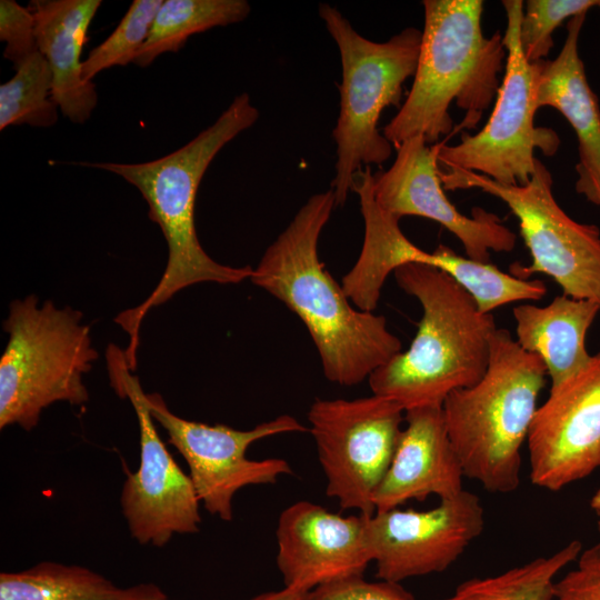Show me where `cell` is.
Wrapping results in <instances>:
<instances>
[{
  "mask_svg": "<svg viewBox=\"0 0 600 600\" xmlns=\"http://www.w3.org/2000/svg\"><path fill=\"white\" fill-rule=\"evenodd\" d=\"M336 207L331 189L311 196L267 248L250 280L303 322L324 377L354 386L400 353L402 343L383 316L352 304L319 259L318 241Z\"/></svg>",
  "mask_w": 600,
  "mask_h": 600,
  "instance_id": "obj_1",
  "label": "cell"
},
{
  "mask_svg": "<svg viewBox=\"0 0 600 600\" xmlns=\"http://www.w3.org/2000/svg\"><path fill=\"white\" fill-rule=\"evenodd\" d=\"M258 118L259 110L243 92L210 127L167 156L141 163H80L114 173L134 186L149 206L150 220L160 227L168 246L167 266L153 291L139 306L114 318L129 336L124 354L132 370L137 366L140 324L152 308L196 283L234 284L252 274L250 266L222 264L203 250L196 232L194 204L200 182L214 157Z\"/></svg>",
  "mask_w": 600,
  "mask_h": 600,
  "instance_id": "obj_2",
  "label": "cell"
},
{
  "mask_svg": "<svg viewBox=\"0 0 600 600\" xmlns=\"http://www.w3.org/2000/svg\"><path fill=\"white\" fill-rule=\"evenodd\" d=\"M424 24L412 87L383 128L393 146L421 136L428 144L452 131V101L466 113L461 129H476L497 98L507 59L500 31L487 38L482 0H424Z\"/></svg>",
  "mask_w": 600,
  "mask_h": 600,
  "instance_id": "obj_3",
  "label": "cell"
},
{
  "mask_svg": "<svg viewBox=\"0 0 600 600\" xmlns=\"http://www.w3.org/2000/svg\"><path fill=\"white\" fill-rule=\"evenodd\" d=\"M393 274L398 286L419 300L422 317L409 349L370 374V389L404 412L442 407L452 391L483 377L498 327L492 313L479 311L473 298L446 272L408 263Z\"/></svg>",
  "mask_w": 600,
  "mask_h": 600,
  "instance_id": "obj_4",
  "label": "cell"
},
{
  "mask_svg": "<svg viewBox=\"0 0 600 600\" xmlns=\"http://www.w3.org/2000/svg\"><path fill=\"white\" fill-rule=\"evenodd\" d=\"M546 376L539 356L523 350L509 330H494L483 377L452 391L442 404L448 437L466 478L492 493L518 489L521 447Z\"/></svg>",
  "mask_w": 600,
  "mask_h": 600,
  "instance_id": "obj_5",
  "label": "cell"
},
{
  "mask_svg": "<svg viewBox=\"0 0 600 600\" xmlns=\"http://www.w3.org/2000/svg\"><path fill=\"white\" fill-rule=\"evenodd\" d=\"M82 317L51 300L40 306L34 294L10 303L2 323L9 338L0 359V429L30 431L54 402L89 400L83 376L99 353Z\"/></svg>",
  "mask_w": 600,
  "mask_h": 600,
  "instance_id": "obj_6",
  "label": "cell"
},
{
  "mask_svg": "<svg viewBox=\"0 0 600 600\" xmlns=\"http://www.w3.org/2000/svg\"><path fill=\"white\" fill-rule=\"evenodd\" d=\"M319 16L338 46L341 59L340 112L332 131L337 144L331 182L337 206H343L362 166L382 164L392 144L378 129L384 108L399 106L404 81L414 76L422 31L406 28L384 42L359 34L349 20L328 3Z\"/></svg>",
  "mask_w": 600,
  "mask_h": 600,
  "instance_id": "obj_7",
  "label": "cell"
},
{
  "mask_svg": "<svg viewBox=\"0 0 600 600\" xmlns=\"http://www.w3.org/2000/svg\"><path fill=\"white\" fill-rule=\"evenodd\" d=\"M439 177L444 190L480 189L501 199L518 218L531 263H512V276L528 280L533 273L547 274L563 294L600 307V231L561 209L552 193V176L540 160L523 186L501 184L466 170L439 171Z\"/></svg>",
  "mask_w": 600,
  "mask_h": 600,
  "instance_id": "obj_8",
  "label": "cell"
},
{
  "mask_svg": "<svg viewBox=\"0 0 600 600\" xmlns=\"http://www.w3.org/2000/svg\"><path fill=\"white\" fill-rule=\"evenodd\" d=\"M507 26L506 72L488 122L476 134L462 133L458 144L438 143V163L446 171L466 170L486 176L498 183L523 186L530 181L539 159L534 148L554 153L559 139L552 130L534 127L532 63L520 43L523 14L521 0L502 1Z\"/></svg>",
  "mask_w": 600,
  "mask_h": 600,
  "instance_id": "obj_9",
  "label": "cell"
},
{
  "mask_svg": "<svg viewBox=\"0 0 600 600\" xmlns=\"http://www.w3.org/2000/svg\"><path fill=\"white\" fill-rule=\"evenodd\" d=\"M308 421L328 497L343 510L373 514L376 492L402 431V407L373 393L351 400L316 399Z\"/></svg>",
  "mask_w": 600,
  "mask_h": 600,
  "instance_id": "obj_10",
  "label": "cell"
},
{
  "mask_svg": "<svg viewBox=\"0 0 600 600\" xmlns=\"http://www.w3.org/2000/svg\"><path fill=\"white\" fill-rule=\"evenodd\" d=\"M110 383L127 398L139 428L140 462L126 471L120 507L130 536L142 546L163 547L174 534H192L202 521L200 501L189 474L174 461L159 436L139 378L124 351L110 343L106 352Z\"/></svg>",
  "mask_w": 600,
  "mask_h": 600,
  "instance_id": "obj_11",
  "label": "cell"
},
{
  "mask_svg": "<svg viewBox=\"0 0 600 600\" xmlns=\"http://www.w3.org/2000/svg\"><path fill=\"white\" fill-rule=\"evenodd\" d=\"M150 413L167 432L168 441L186 460L189 477L199 501L211 514L231 521L232 499L244 487L274 483L280 476L291 474L287 460L247 458L256 441L282 433L307 432L294 417L281 414L250 430L226 424H207L183 419L170 411L159 393H146Z\"/></svg>",
  "mask_w": 600,
  "mask_h": 600,
  "instance_id": "obj_12",
  "label": "cell"
},
{
  "mask_svg": "<svg viewBox=\"0 0 600 600\" xmlns=\"http://www.w3.org/2000/svg\"><path fill=\"white\" fill-rule=\"evenodd\" d=\"M483 527L480 498L463 489L430 510L376 511L367 517L364 532L376 576L400 583L447 570Z\"/></svg>",
  "mask_w": 600,
  "mask_h": 600,
  "instance_id": "obj_13",
  "label": "cell"
},
{
  "mask_svg": "<svg viewBox=\"0 0 600 600\" xmlns=\"http://www.w3.org/2000/svg\"><path fill=\"white\" fill-rule=\"evenodd\" d=\"M531 482L559 491L600 468V352L537 409L528 436Z\"/></svg>",
  "mask_w": 600,
  "mask_h": 600,
  "instance_id": "obj_14",
  "label": "cell"
},
{
  "mask_svg": "<svg viewBox=\"0 0 600 600\" xmlns=\"http://www.w3.org/2000/svg\"><path fill=\"white\" fill-rule=\"evenodd\" d=\"M437 154L438 143L429 146L421 136L403 141L390 169L374 174L376 202L399 219L417 216L440 223L474 261L489 262L491 251H512L517 237L497 214L474 208L468 217L450 202L439 177Z\"/></svg>",
  "mask_w": 600,
  "mask_h": 600,
  "instance_id": "obj_15",
  "label": "cell"
},
{
  "mask_svg": "<svg viewBox=\"0 0 600 600\" xmlns=\"http://www.w3.org/2000/svg\"><path fill=\"white\" fill-rule=\"evenodd\" d=\"M367 514L342 516L298 501L279 516L277 567L284 587L311 591L333 581L363 576L371 557Z\"/></svg>",
  "mask_w": 600,
  "mask_h": 600,
  "instance_id": "obj_16",
  "label": "cell"
},
{
  "mask_svg": "<svg viewBox=\"0 0 600 600\" xmlns=\"http://www.w3.org/2000/svg\"><path fill=\"white\" fill-rule=\"evenodd\" d=\"M390 467L374 496L376 511L430 496L440 500L463 490V472L448 437L442 407L404 412Z\"/></svg>",
  "mask_w": 600,
  "mask_h": 600,
  "instance_id": "obj_17",
  "label": "cell"
},
{
  "mask_svg": "<svg viewBox=\"0 0 600 600\" xmlns=\"http://www.w3.org/2000/svg\"><path fill=\"white\" fill-rule=\"evenodd\" d=\"M587 13L567 23V37L553 60L532 63V80L537 109L552 107L570 123L578 139L579 163L576 170L578 193L587 197L600 186V108L591 90L579 56V36Z\"/></svg>",
  "mask_w": 600,
  "mask_h": 600,
  "instance_id": "obj_18",
  "label": "cell"
},
{
  "mask_svg": "<svg viewBox=\"0 0 600 600\" xmlns=\"http://www.w3.org/2000/svg\"><path fill=\"white\" fill-rule=\"evenodd\" d=\"M101 0H32L38 50L52 72V96L60 112L84 123L98 103L93 81L83 77L81 53Z\"/></svg>",
  "mask_w": 600,
  "mask_h": 600,
  "instance_id": "obj_19",
  "label": "cell"
},
{
  "mask_svg": "<svg viewBox=\"0 0 600 600\" xmlns=\"http://www.w3.org/2000/svg\"><path fill=\"white\" fill-rule=\"evenodd\" d=\"M374 174L370 167L359 171L351 190L359 196L364 221L361 252L342 278V289L359 310L372 312L387 277L408 263L427 264L430 252L413 244L401 231L400 219L384 211L374 199Z\"/></svg>",
  "mask_w": 600,
  "mask_h": 600,
  "instance_id": "obj_20",
  "label": "cell"
},
{
  "mask_svg": "<svg viewBox=\"0 0 600 600\" xmlns=\"http://www.w3.org/2000/svg\"><path fill=\"white\" fill-rule=\"evenodd\" d=\"M598 303L566 294L548 306L521 304L513 308L516 341L543 361L551 387L573 376L590 359L586 337L597 314Z\"/></svg>",
  "mask_w": 600,
  "mask_h": 600,
  "instance_id": "obj_21",
  "label": "cell"
},
{
  "mask_svg": "<svg viewBox=\"0 0 600 600\" xmlns=\"http://www.w3.org/2000/svg\"><path fill=\"white\" fill-rule=\"evenodd\" d=\"M0 600H171L154 583L119 587L76 564L42 561L21 571L0 573Z\"/></svg>",
  "mask_w": 600,
  "mask_h": 600,
  "instance_id": "obj_22",
  "label": "cell"
},
{
  "mask_svg": "<svg viewBox=\"0 0 600 600\" xmlns=\"http://www.w3.org/2000/svg\"><path fill=\"white\" fill-rule=\"evenodd\" d=\"M250 10L246 0H164L133 63L147 68L159 56L178 52L196 33L243 21Z\"/></svg>",
  "mask_w": 600,
  "mask_h": 600,
  "instance_id": "obj_23",
  "label": "cell"
},
{
  "mask_svg": "<svg viewBox=\"0 0 600 600\" xmlns=\"http://www.w3.org/2000/svg\"><path fill=\"white\" fill-rule=\"evenodd\" d=\"M581 551V541L572 540L551 556L494 576L468 579L440 600H551L559 572L574 562Z\"/></svg>",
  "mask_w": 600,
  "mask_h": 600,
  "instance_id": "obj_24",
  "label": "cell"
},
{
  "mask_svg": "<svg viewBox=\"0 0 600 600\" xmlns=\"http://www.w3.org/2000/svg\"><path fill=\"white\" fill-rule=\"evenodd\" d=\"M428 266L450 276L474 300L479 311L491 313L496 308L520 300H539L547 293L539 280H523L506 273L490 262L474 261L440 244L431 252Z\"/></svg>",
  "mask_w": 600,
  "mask_h": 600,
  "instance_id": "obj_25",
  "label": "cell"
},
{
  "mask_svg": "<svg viewBox=\"0 0 600 600\" xmlns=\"http://www.w3.org/2000/svg\"><path fill=\"white\" fill-rule=\"evenodd\" d=\"M52 87L49 63L38 51L0 86V130L20 124L34 128L54 126L60 110L53 100Z\"/></svg>",
  "mask_w": 600,
  "mask_h": 600,
  "instance_id": "obj_26",
  "label": "cell"
},
{
  "mask_svg": "<svg viewBox=\"0 0 600 600\" xmlns=\"http://www.w3.org/2000/svg\"><path fill=\"white\" fill-rule=\"evenodd\" d=\"M162 2V0H133L111 34L94 47L83 60L84 79L93 81V78L103 70L133 62L149 36Z\"/></svg>",
  "mask_w": 600,
  "mask_h": 600,
  "instance_id": "obj_27",
  "label": "cell"
},
{
  "mask_svg": "<svg viewBox=\"0 0 600 600\" xmlns=\"http://www.w3.org/2000/svg\"><path fill=\"white\" fill-rule=\"evenodd\" d=\"M594 6L597 0H528L520 23V43L527 61L544 60L553 48V31Z\"/></svg>",
  "mask_w": 600,
  "mask_h": 600,
  "instance_id": "obj_28",
  "label": "cell"
},
{
  "mask_svg": "<svg viewBox=\"0 0 600 600\" xmlns=\"http://www.w3.org/2000/svg\"><path fill=\"white\" fill-rule=\"evenodd\" d=\"M0 40L6 43L3 58L14 70L39 51L36 20L29 7L14 0L0 1Z\"/></svg>",
  "mask_w": 600,
  "mask_h": 600,
  "instance_id": "obj_29",
  "label": "cell"
},
{
  "mask_svg": "<svg viewBox=\"0 0 600 600\" xmlns=\"http://www.w3.org/2000/svg\"><path fill=\"white\" fill-rule=\"evenodd\" d=\"M576 562L554 582L551 600H600V543L582 549Z\"/></svg>",
  "mask_w": 600,
  "mask_h": 600,
  "instance_id": "obj_30",
  "label": "cell"
},
{
  "mask_svg": "<svg viewBox=\"0 0 600 600\" xmlns=\"http://www.w3.org/2000/svg\"><path fill=\"white\" fill-rule=\"evenodd\" d=\"M308 600H416L398 582L380 580L369 582L362 576L351 577L319 586L311 590Z\"/></svg>",
  "mask_w": 600,
  "mask_h": 600,
  "instance_id": "obj_31",
  "label": "cell"
},
{
  "mask_svg": "<svg viewBox=\"0 0 600 600\" xmlns=\"http://www.w3.org/2000/svg\"><path fill=\"white\" fill-rule=\"evenodd\" d=\"M310 591L284 587L278 591L260 593L250 600H308Z\"/></svg>",
  "mask_w": 600,
  "mask_h": 600,
  "instance_id": "obj_32",
  "label": "cell"
},
{
  "mask_svg": "<svg viewBox=\"0 0 600 600\" xmlns=\"http://www.w3.org/2000/svg\"><path fill=\"white\" fill-rule=\"evenodd\" d=\"M589 506L597 514L600 513V488L591 497Z\"/></svg>",
  "mask_w": 600,
  "mask_h": 600,
  "instance_id": "obj_33",
  "label": "cell"
},
{
  "mask_svg": "<svg viewBox=\"0 0 600 600\" xmlns=\"http://www.w3.org/2000/svg\"><path fill=\"white\" fill-rule=\"evenodd\" d=\"M590 202L600 204V186L596 187L587 197Z\"/></svg>",
  "mask_w": 600,
  "mask_h": 600,
  "instance_id": "obj_34",
  "label": "cell"
},
{
  "mask_svg": "<svg viewBox=\"0 0 600 600\" xmlns=\"http://www.w3.org/2000/svg\"><path fill=\"white\" fill-rule=\"evenodd\" d=\"M597 516H598L597 528H598V531L600 532V513Z\"/></svg>",
  "mask_w": 600,
  "mask_h": 600,
  "instance_id": "obj_35",
  "label": "cell"
},
{
  "mask_svg": "<svg viewBox=\"0 0 600 600\" xmlns=\"http://www.w3.org/2000/svg\"><path fill=\"white\" fill-rule=\"evenodd\" d=\"M597 7L600 8V0H597Z\"/></svg>",
  "mask_w": 600,
  "mask_h": 600,
  "instance_id": "obj_36",
  "label": "cell"
}]
</instances>
